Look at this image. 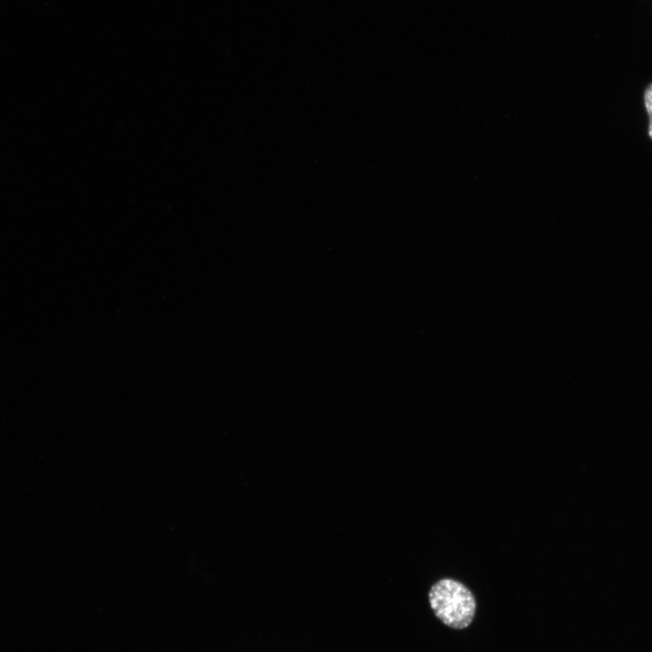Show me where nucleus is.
I'll use <instances>...</instances> for the list:
<instances>
[{
	"label": "nucleus",
	"instance_id": "f257e3e1",
	"mask_svg": "<svg viewBox=\"0 0 652 652\" xmlns=\"http://www.w3.org/2000/svg\"><path fill=\"white\" fill-rule=\"evenodd\" d=\"M428 600L436 617L449 628H465L475 618V596L458 580L448 578L439 580L430 588Z\"/></svg>",
	"mask_w": 652,
	"mask_h": 652
},
{
	"label": "nucleus",
	"instance_id": "f03ea898",
	"mask_svg": "<svg viewBox=\"0 0 652 652\" xmlns=\"http://www.w3.org/2000/svg\"><path fill=\"white\" fill-rule=\"evenodd\" d=\"M646 110L648 115V136L652 139V82H650L644 92Z\"/></svg>",
	"mask_w": 652,
	"mask_h": 652
}]
</instances>
